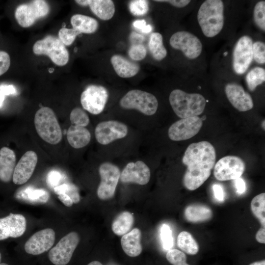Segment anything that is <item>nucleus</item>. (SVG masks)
<instances>
[{
  "instance_id": "1",
  "label": "nucleus",
  "mask_w": 265,
  "mask_h": 265,
  "mask_svg": "<svg viewBox=\"0 0 265 265\" xmlns=\"http://www.w3.org/2000/svg\"><path fill=\"white\" fill-rule=\"evenodd\" d=\"M216 160L214 147L208 141L190 144L185 152L183 163L187 166L183 178L186 188L194 190L210 176Z\"/></svg>"
},
{
  "instance_id": "2",
  "label": "nucleus",
  "mask_w": 265,
  "mask_h": 265,
  "mask_svg": "<svg viewBox=\"0 0 265 265\" xmlns=\"http://www.w3.org/2000/svg\"><path fill=\"white\" fill-rule=\"evenodd\" d=\"M224 3L221 0H206L200 5L197 15L204 35L212 38L222 30L224 24Z\"/></svg>"
},
{
  "instance_id": "3",
  "label": "nucleus",
  "mask_w": 265,
  "mask_h": 265,
  "mask_svg": "<svg viewBox=\"0 0 265 265\" xmlns=\"http://www.w3.org/2000/svg\"><path fill=\"white\" fill-rule=\"evenodd\" d=\"M169 100L173 111L181 119L201 114L206 104L205 98L201 94L188 93L178 89L170 93Z\"/></svg>"
},
{
  "instance_id": "4",
  "label": "nucleus",
  "mask_w": 265,
  "mask_h": 265,
  "mask_svg": "<svg viewBox=\"0 0 265 265\" xmlns=\"http://www.w3.org/2000/svg\"><path fill=\"white\" fill-rule=\"evenodd\" d=\"M34 123L37 133L46 142L58 144L62 138L61 127L54 111L49 107H42L36 112Z\"/></svg>"
},
{
  "instance_id": "5",
  "label": "nucleus",
  "mask_w": 265,
  "mask_h": 265,
  "mask_svg": "<svg viewBox=\"0 0 265 265\" xmlns=\"http://www.w3.org/2000/svg\"><path fill=\"white\" fill-rule=\"evenodd\" d=\"M32 50L36 55H47L58 66H64L69 59V52L65 45L54 36L48 35L37 41L33 46Z\"/></svg>"
},
{
  "instance_id": "6",
  "label": "nucleus",
  "mask_w": 265,
  "mask_h": 265,
  "mask_svg": "<svg viewBox=\"0 0 265 265\" xmlns=\"http://www.w3.org/2000/svg\"><path fill=\"white\" fill-rule=\"evenodd\" d=\"M120 105L125 109H135L145 115H152L157 110L158 102L153 94L134 89L129 91L122 98Z\"/></svg>"
},
{
  "instance_id": "7",
  "label": "nucleus",
  "mask_w": 265,
  "mask_h": 265,
  "mask_svg": "<svg viewBox=\"0 0 265 265\" xmlns=\"http://www.w3.org/2000/svg\"><path fill=\"white\" fill-rule=\"evenodd\" d=\"M50 12L48 3L43 0H34L17 6L15 17L18 23L23 27H28L36 20L46 16Z\"/></svg>"
},
{
  "instance_id": "8",
  "label": "nucleus",
  "mask_w": 265,
  "mask_h": 265,
  "mask_svg": "<svg viewBox=\"0 0 265 265\" xmlns=\"http://www.w3.org/2000/svg\"><path fill=\"white\" fill-rule=\"evenodd\" d=\"M80 241L78 233L72 232L64 236L48 253V259L54 265H67Z\"/></svg>"
},
{
  "instance_id": "9",
  "label": "nucleus",
  "mask_w": 265,
  "mask_h": 265,
  "mask_svg": "<svg viewBox=\"0 0 265 265\" xmlns=\"http://www.w3.org/2000/svg\"><path fill=\"white\" fill-rule=\"evenodd\" d=\"M169 43L174 49L181 51L189 59H195L201 54L203 45L200 39L186 31H179L170 37Z\"/></svg>"
},
{
  "instance_id": "10",
  "label": "nucleus",
  "mask_w": 265,
  "mask_h": 265,
  "mask_svg": "<svg viewBox=\"0 0 265 265\" xmlns=\"http://www.w3.org/2000/svg\"><path fill=\"white\" fill-rule=\"evenodd\" d=\"M101 182L97 189L98 197L102 200H107L113 197L120 177V171L115 165L104 162L99 167Z\"/></svg>"
},
{
  "instance_id": "11",
  "label": "nucleus",
  "mask_w": 265,
  "mask_h": 265,
  "mask_svg": "<svg viewBox=\"0 0 265 265\" xmlns=\"http://www.w3.org/2000/svg\"><path fill=\"white\" fill-rule=\"evenodd\" d=\"M245 168V163L241 158L235 156H227L215 163L213 175L220 181L235 180L241 177Z\"/></svg>"
},
{
  "instance_id": "12",
  "label": "nucleus",
  "mask_w": 265,
  "mask_h": 265,
  "mask_svg": "<svg viewBox=\"0 0 265 265\" xmlns=\"http://www.w3.org/2000/svg\"><path fill=\"white\" fill-rule=\"evenodd\" d=\"M253 40L248 35H243L238 39L233 52V68L238 75L245 73L253 59Z\"/></svg>"
},
{
  "instance_id": "13",
  "label": "nucleus",
  "mask_w": 265,
  "mask_h": 265,
  "mask_svg": "<svg viewBox=\"0 0 265 265\" xmlns=\"http://www.w3.org/2000/svg\"><path fill=\"white\" fill-rule=\"evenodd\" d=\"M108 97L106 88L101 85H90L81 93L80 103L85 110L97 115L103 111Z\"/></svg>"
},
{
  "instance_id": "14",
  "label": "nucleus",
  "mask_w": 265,
  "mask_h": 265,
  "mask_svg": "<svg viewBox=\"0 0 265 265\" xmlns=\"http://www.w3.org/2000/svg\"><path fill=\"white\" fill-rule=\"evenodd\" d=\"M203 125V120L198 116L183 118L171 125L168 131L169 138L175 141L190 139L196 135Z\"/></svg>"
},
{
  "instance_id": "15",
  "label": "nucleus",
  "mask_w": 265,
  "mask_h": 265,
  "mask_svg": "<svg viewBox=\"0 0 265 265\" xmlns=\"http://www.w3.org/2000/svg\"><path fill=\"white\" fill-rule=\"evenodd\" d=\"M127 126L114 120L103 121L96 127L95 135L97 141L102 145H107L113 141L125 137L128 133Z\"/></svg>"
},
{
  "instance_id": "16",
  "label": "nucleus",
  "mask_w": 265,
  "mask_h": 265,
  "mask_svg": "<svg viewBox=\"0 0 265 265\" xmlns=\"http://www.w3.org/2000/svg\"><path fill=\"white\" fill-rule=\"evenodd\" d=\"M55 238V232L51 228L39 231L32 235L26 242L24 245L25 251L29 255H41L52 248Z\"/></svg>"
},
{
  "instance_id": "17",
  "label": "nucleus",
  "mask_w": 265,
  "mask_h": 265,
  "mask_svg": "<svg viewBox=\"0 0 265 265\" xmlns=\"http://www.w3.org/2000/svg\"><path fill=\"white\" fill-rule=\"evenodd\" d=\"M26 219L22 214L10 213L0 218V240L22 236L26 231Z\"/></svg>"
},
{
  "instance_id": "18",
  "label": "nucleus",
  "mask_w": 265,
  "mask_h": 265,
  "mask_svg": "<svg viewBox=\"0 0 265 265\" xmlns=\"http://www.w3.org/2000/svg\"><path fill=\"white\" fill-rule=\"evenodd\" d=\"M37 161V155L34 151L26 152L16 165L12 177L13 182L18 185L26 183L33 173Z\"/></svg>"
},
{
  "instance_id": "19",
  "label": "nucleus",
  "mask_w": 265,
  "mask_h": 265,
  "mask_svg": "<svg viewBox=\"0 0 265 265\" xmlns=\"http://www.w3.org/2000/svg\"><path fill=\"white\" fill-rule=\"evenodd\" d=\"M150 170L142 161L129 162L120 173L122 183H133L140 185L147 184L150 179Z\"/></svg>"
},
{
  "instance_id": "20",
  "label": "nucleus",
  "mask_w": 265,
  "mask_h": 265,
  "mask_svg": "<svg viewBox=\"0 0 265 265\" xmlns=\"http://www.w3.org/2000/svg\"><path fill=\"white\" fill-rule=\"evenodd\" d=\"M225 92L230 103L238 111H247L253 108L252 98L241 85L236 83H229L225 87Z\"/></svg>"
},
{
  "instance_id": "21",
  "label": "nucleus",
  "mask_w": 265,
  "mask_h": 265,
  "mask_svg": "<svg viewBox=\"0 0 265 265\" xmlns=\"http://www.w3.org/2000/svg\"><path fill=\"white\" fill-rule=\"evenodd\" d=\"M78 4L89 6L91 11L103 20H108L112 18L115 12V6L111 0H77Z\"/></svg>"
},
{
  "instance_id": "22",
  "label": "nucleus",
  "mask_w": 265,
  "mask_h": 265,
  "mask_svg": "<svg viewBox=\"0 0 265 265\" xmlns=\"http://www.w3.org/2000/svg\"><path fill=\"white\" fill-rule=\"evenodd\" d=\"M14 152L6 147L0 149V181L8 183L12 179L16 165Z\"/></svg>"
},
{
  "instance_id": "23",
  "label": "nucleus",
  "mask_w": 265,
  "mask_h": 265,
  "mask_svg": "<svg viewBox=\"0 0 265 265\" xmlns=\"http://www.w3.org/2000/svg\"><path fill=\"white\" fill-rule=\"evenodd\" d=\"M141 231L138 228H134L123 235L121 244L123 251L130 257H135L139 255L142 250L141 244Z\"/></svg>"
},
{
  "instance_id": "24",
  "label": "nucleus",
  "mask_w": 265,
  "mask_h": 265,
  "mask_svg": "<svg viewBox=\"0 0 265 265\" xmlns=\"http://www.w3.org/2000/svg\"><path fill=\"white\" fill-rule=\"evenodd\" d=\"M110 61L116 73L121 78L133 77L137 74L140 69L137 64L120 55H113L111 57Z\"/></svg>"
},
{
  "instance_id": "25",
  "label": "nucleus",
  "mask_w": 265,
  "mask_h": 265,
  "mask_svg": "<svg viewBox=\"0 0 265 265\" xmlns=\"http://www.w3.org/2000/svg\"><path fill=\"white\" fill-rule=\"evenodd\" d=\"M184 216L186 220L191 223L207 221L212 217L211 209L203 204H191L185 210Z\"/></svg>"
},
{
  "instance_id": "26",
  "label": "nucleus",
  "mask_w": 265,
  "mask_h": 265,
  "mask_svg": "<svg viewBox=\"0 0 265 265\" xmlns=\"http://www.w3.org/2000/svg\"><path fill=\"white\" fill-rule=\"evenodd\" d=\"M69 144L74 148L79 149L86 146L91 139V134L85 127L72 125L67 132Z\"/></svg>"
},
{
  "instance_id": "27",
  "label": "nucleus",
  "mask_w": 265,
  "mask_h": 265,
  "mask_svg": "<svg viewBox=\"0 0 265 265\" xmlns=\"http://www.w3.org/2000/svg\"><path fill=\"white\" fill-rule=\"evenodd\" d=\"M73 28L80 33L91 34L98 29L97 21L89 16L82 14H75L71 18Z\"/></svg>"
},
{
  "instance_id": "28",
  "label": "nucleus",
  "mask_w": 265,
  "mask_h": 265,
  "mask_svg": "<svg viewBox=\"0 0 265 265\" xmlns=\"http://www.w3.org/2000/svg\"><path fill=\"white\" fill-rule=\"evenodd\" d=\"M15 197L17 199L23 200L30 203L44 204L48 201L49 194L44 189L29 187L17 191Z\"/></svg>"
},
{
  "instance_id": "29",
  "label": "nucleus",
  "mask_w": 265,
  "mask_h": 265,
  "mask_svg": "<svg viewBox=\"0 0 265 265\" xmlns=\"http://www.w3.org/2000/svg\"><path fill=\"white\" fill-rule=\"evenodd\" d=\"M132 214L129 212L120 213L112 223V230L117 236H122L128 233L131 229L133 223Z\"/></svg>"
},
{
  "instance_id": "30",
  "label": "nucleus",
  "mask_w": 265,
  "mask_h": 265,
  "mask_svg": "<svg viewBox=\"0 0 265 265\" xmlns=\"http://www.w3.org/2000/svg\"><path fill=\"white\" fill-rule=\"evenodd\" d=\"M148 47L152 56L157 60H162L167 55V52L163 43L162 36L159 32L151 34Z\"/></svg>"
},
{
  "instance_id": "31",
  "label": "nucleus",
  "mask_w": 265,
  "mask_h": 265,
  "mask_svg": "<svg viewBox=\"0 0 265 265\" xmlns=\"http://www.w3.org/2000/svg\"><path fill=\"white\" fill-rule=\"evenodd\" d=\"M177 245L183 251L187 254L194 255L199 250V245L191 234L182 231L177 237Z\"/></svg>"
},
{
  "instance_id": "32",
  "label": "nucleus",
  "mask_w": 265,
  "mask_h": 265,
  "mask_svg": "<svg viewBox=\"0 0 265 265\" xmlns=\"http://www.w3.org/2000/svg\"><path fill=\"white\" fill-rule=\"evenodd\" d=\"M246 82L248 89L253 91L256 87L265 81V70L260 67L251 69L246 75Z\"/></svg>"
},
{
  "instance_id": "33",
  "label": "nucleus",
  "mask_w": 265,
  "mask_h": 265,
  "mask_svg": "<svg viewBox=\"0 0 265 265\" xmlns=\"http://www.w3.org/2000/svg\"><path fill=\"white\" fill-rule=\"evenodd\" d=\"M251 209L254 216L263 227L265 226V193H262L254 197L251 202Z\"/></svg>"
},
{
  "instance_id": "34",
  "label": "nucleus",
  "mask_w": 265,
  "mask_h": 265,
  "mask_svg": "<svg viewBox=\"0 0 265 265\" xmlns=\"http://www.w3.org/2000/svg\"><path fill=\"white\" fill-rule=\"evenodd\" d=\"M53 191L58 195L62 193L67 194L72 199L73 203H78L80 201L78 187L74 184L65 183L59 185L53 188Z\"/></svg>"
},
{
  "instance_id": "35",
  "label": "nucleus",
  "mask_w": 265,
  "mask_h": 265,
  "mask_svg": "<svg viewBox=\"0 0 265 265\" xmlns=\"http://www.w3.org/2000/svg\"><path fill=\"white\" fill-rule=\"evenodd\" d=\"M253 18L256 26L262 31H265V1H258L253 10Z\"/></svg>"
},
{
  "instance_id": "36",
  "label": "nucleus",
  "mask_w": 265,
  "mask_h": 265,
  "mask_svg": "<svg viewBox=\"0 0 265 265\" xmlns=\"http://www.w3.org/2000/svg\"><path fill=\"white\" fill-rule=\"evenodd\" d=\"M70 120L72 125L83 127H86L89 123L88 116L80 107H76L71 111Z\"/></svg>"
},
{
  "instance_id": "37",
  "label": "nucleus",
  "mask_w": 265,
  "mask_h": 265,
  "mask_svg": "<svg viewBox=\"0 0 265 265\" xmlns=\"http://www.w3.org/2000/svg\"><path fill=\"white\" fill-rule=\"evenodd\" d=\"M160 238L163 248L168 251L174 245V239L170 227L166 224H163L160 229Z\"/></svg>"
},
{
  "instance_id": "38",
  "label": "nucleus",
  "mask_w": 265,
  "mask_h": 265,
  "mask_svg": "<svg viewBox=\"0 0 265 265\" xmlns=\"http://www.w3.org/2000/svg\"><path fill=\"white\" fill-rule=\"evenodd\" d=\"M167 261L173 265H189L186 263V256L183 252L176 249L168 250L166 255Z\"/></svg>"
},
{
  "instance_id": "39",
  "label": "nucleus",
  "mask_w": 265,
  "mask_h": 265,
  "mask_svg": "<svg viewBox=\"0 0 265 265\" xmlns=\"http://www.w3.org/2000/svg\"><path fill=\"white\" fill-rule=\"evenodd\" d=\"M130 12L135 16H143L147 14L149 10V3L145 0H132L129 5Z\"/></svg>"
},
{
  "instance_id": "40",
  "label": "nucleus",
  "mask_w": 265,
  "mask_h": 265,
  "mask_svg": "<svg viewBox=\"0 0 265 265\" xmlns=\"http://www.w3.org/2000/svg\"><path fill=\"white\" fill-rule=\"evenodd\" d=\"M80 33L75 29L62 27L58 32V37L61 42L66 46L71 45L76 37Z\"/></svg>"
},
{
  "instance_id": "41",
  "label": "nucleus",
  "mask_w": 265,
  "mask_h": 265,
  "mask_svg": "<svg viewBox=\"0 0 265 265\" xmlns=\"http://www.w3.org/2000/svg\"><path fill=\"white\" fill-rule=\"evenodd\" d=\"M253 57L256 62L260 64L265 63V44L262 41H258L253 43Z\"/></svg>"
},
{
  "instance_id": "42",
  "label": "nucleus",
  "mask_w": 265,
  "mask_h": 265,
  "mask_svg": "<svg viewBox=\"0 0 265 265\" xmlns=\"http://www.w3.org/2000/svg\"><path fill=\"white\" fill-rule=\"evenodd\" d=\"M147 53L145 47L141 44L132 45L128 52L129 56L133 60L138 61L144 59Z\"/></svg>"
},
{
  "instance_id": "43",
  "label": "nucleus",
  "mask_w": 265,
  "mask_h": 265,
  "mask_svg": "<svg viewBox=\"0 0 265 265\" xmlns=\"http://www.w3.org/2000/svg\"><path fill=\"white\" fill-rule=\"evenodd\" d=\"M10 65V58L7 53L0 51V76L6 73Z\"/></svg>"
},
{
  "instance_id": "44",
  "label": "nucleus",
  "mask_w": 265,
  "mask_h": 265,
  "mask_svg": "<svg viewBox=\"0 0 265 265\" xmlns=\"http://www.w3.org/2000/svg\"><path fill=\"white\" fill-rule=\"evenodd\" d=\"M60 179L61 175L58 172L52 171L48 175L47 183L49 186L54 187L58 184Z\"/></svg>"
},
{
  "instance_id": "45",
  "label": "nucleus",
  "mask_w": 265,
  "mask_h": 265,
  "mask_svg": "<svg viewBox=\"0 0 265 265\" xmlns=\"http://www.w3.org/2000/svg\"><path fill=\"white\" fill-rule=\"evenodd\" d=\"M155 1L157 2H167L178 8L184 7L186 6V5H187L191 1L190 0H155Z\"/></svg>"
},
{
  "instance_id": "46",
  "label": "nucleus",
  "mask_w": 265,
  "mask_h": 265,
  "mask_svg": "<svg viewBox=\"0 0 265 265\" xmlns=\"http://www.w3.org/2000/svg\"><path fill=\"white\" fill-rule=\"evenodd\" d=\"M212 189L215 199L219 201H223L224 199V193L222 187L220 185L214 184Z\"/></svg>"
},
{
  "instance_id": "47",
  "label": "nucleus",
  "mask_w": 265,
  "mask_h": 265,
  "mask_svg": "<svg viewBox=\"0 0 265 265\" xmlns=\"http://www.w3.org/2000/svg\"><path fill=\"white\" fill-rule=\"evenodd\" d=\"M0 91L4 95H14L17 93L15 86L11 84H0Z\"/></svg>"
},
{
  "instance_id": "48",
  "label": "nucleus",
  "mask_w": 265,
  "mask_h": 265,
  "mask_svg": "<svg viewBox=\"0 0 265 265\" xmlns=\"http://www.w3.org/2000/svg\"><path fill=\"white\" fill-rule=\"evenodd\" d=\"M235 186L237 188V192L238 194L244 193L246 189V185L244 180L241 178H238L234 180Z\"/></svg>"
},
{
  "instance_id": "49",
  "label": "nucleus",
  "mask_w": 265,
  "mask_h": 265,
  "mask_svg": "<svg viewBox=\"0 0 265 265\" xmlns=\"http://www.w3.org/2000/svg\"><path fill=\"white\" fill-rule=\"evenodd\" d=\"M58 198L67 207H71L73 204L72 199L67 194L62 193L58 195Z\"/></svg>"
},
{
  "instance_id": "50",
  "label": "nucleus",
  "mask_w": 265,
  "mask_h": 265,
  "mask_svg": "<svg viewBox=\"0 0 265 265\" xmlns=\"http://www.w3.org/2000/svg\"><path fill=\"white\" fill-rule=\"evenodd\" d=\"M256 240L261 243H265V228L261 227L256 234Z\"/></svg>"
},
{
  "instance_id": "51",
  "label": "nucleus",
  "mask_w": 265,
  "mask_h": 265,
  "mask_svg": "<svg viewBox=\"0 0 265 265\" xmlns=\"http://www.w3.org/2000/svg\"><path fill=\"white\" fill-rule=\"evenodd\" d=\"M130 39L133 43H136V44H140V42H142L144 39L142 35L134 32L130 35Z\"/></svg>"
},
{
  "instance_id": "52",
  "label": "nucleus",
  "mask_w": 265,
  "mask_h": 265,
  "mask_svg": "<svg viewBox=\"0 0 265 265\" xmlns=\"http://www.w3.org/2000/svg\"><path fill=\"white\" fill-rule=\"evenodd\" d=\"M133 26L137 29H140L141 31L146 26V22L145 20H137L133 22Z\"/></svg>"
},
{
  "instance_id": "53",
  "label": "nucleus",
  "mask_w": 265,
  "mask_h": 265,
  "mask_svg": "<svg viewBox=\"0 0 265 265\" xmlns=\"http://www.w3.org/2000/svg\"><path fill=\"white\" fill-rule=\"evenodd\" d=\"M152 29V26L150 25H147L141 32L144 33H148L151 31Z\"/></svg>"
},
{
  "instance_id": "54",
  "label": "nucleus",
  "mask_w": 265,
  "mask_h": 265,
  "mask_svg": "<svg viewBox=\"0 0 265 265\" xmlns=\"http://www.w3.org/2000/svg\"><path fill=\"white\" fill-rule=\"evenodd\" d=\"M249 265H265V260H264L260 261L253 262Z\"/></svg>"
},
{
  "instance_id": "55",
  "label": "nucleus",
  "mask_w": 265,
  "mask_h": 265,
  "mask_svg": "<svg viewBox=\"0 0 265 265\" xmlns=\"http://www.w3.org/2000/svg\"><path fill=\"white\" fill-rule=\"evenodd\" d=\"M4 94L0 91V107H1L2 105L4 100Z\"/></svg>"
},
{
  "instance_id": "56",
  "label": "nucleus",
  "mask_w": 265,
  "mask_h": 265,
  "mask_svg": "<svg viewBox=\"0 0 265 265\" xmlns=\"http://www.w3.org/2000/svg\"><path fill=\"white\" fill-rule=\"evenodd\" d=\"M87 265H103L100 262L94 261L88 263Z\"/></svg>"
},
{
  "instance_id": "57",
  "label": "nucleus",
  "mask_w": 265,
  "mask_h": 265,
  "mask_svg": "<svg viewBox=\"0 0 265 265\" xmlns=\"http://www.w3.org/2000/svg\"><path fill=\"white\" fill-rule=\"evenodd\" d=\"M262 125V128L265 130V120L263 121Z\"/></svg>"
},
{
  "instance_id": "58",
  "label": "nucleus",
  "mask_w": 265,
  "mask_h": 265,
  "mask_svg": "<svg viewBox=\"0 0 265 265\" xmlns=\"http://www.w3.org/2000/svg\"><path fill=\"white\" fill-rule=\"evenodd\" d=\"M53 70H54L53 68H51V69H49V71L50 73H52L53 71Z\"/></svg>"
},
{
  "instance_id": "59",
  "label": "nucleus",
  "mask_w": 265,
  "mask_h": 265,
  "mask_svg": "<svg viewBox=\"0 0 265 265\" xmlns=\"http://www.w3.org/2000/svg\"><path fill=\"white\" fill-rule=\"evenodd\" d=\"M0 265H9L8 264L3 263H0Z\"/></svg>"
},
{
  "instance_id": "60",
  "label": "nucleus",
  "mask_w": 265,
  "mask_h": 265,
  "mask_svg": "<svg viewBox=\"0 0 265 265\" xmlns=\"http://www.w3.org/2000/svg\"><path fill=\"white\" fill-rule=\"evenodd\" d=\"M1 253L0 252V264L1 263Z\"/></svg>"
}]
</instances>
